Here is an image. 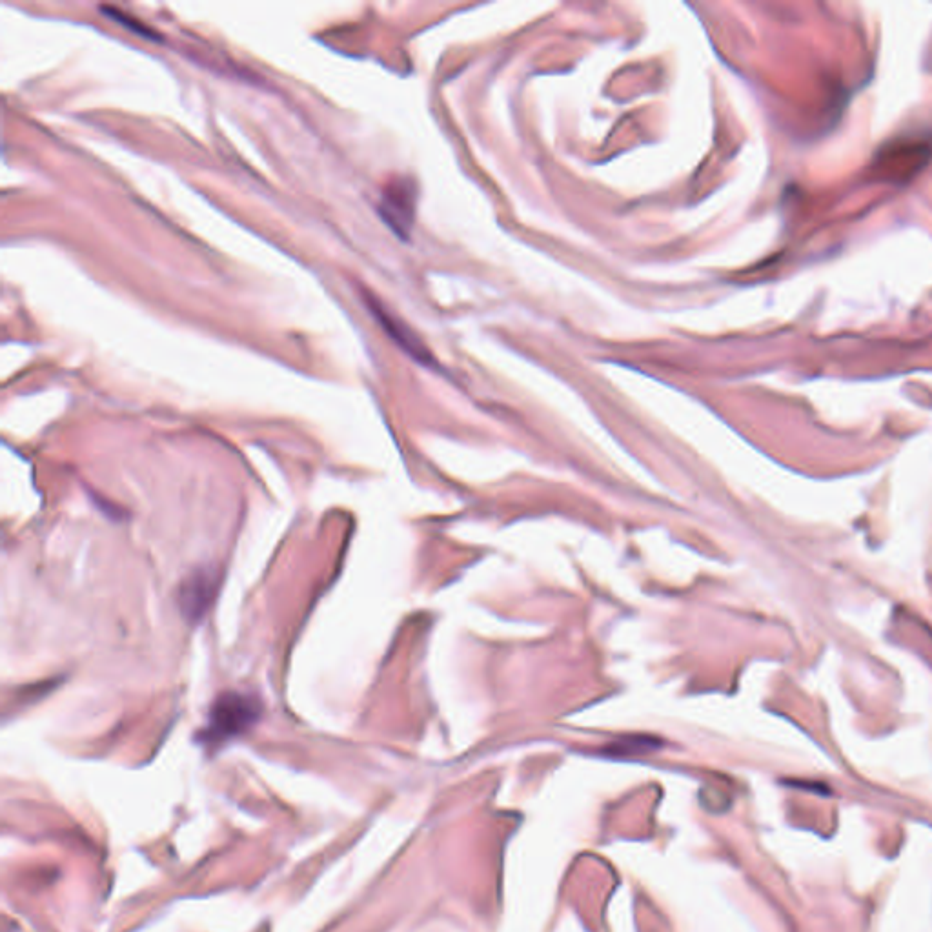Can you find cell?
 I'll return each mask as SVG.
<instances>
[{
  "instance_id": "obj_4",
  "label": "cell",
  "mask_w": 932,
  "mask_h": 932,
  "mask_svg": "<svg viewBox=\"0 0 932 932\" xmlns=\"http://www.w3.org/2000/svg\"><path fill=\"white\" fill-rule=\"evenodd\" d=\"M368 306L372 310V314L377 317V321L383 325L388 335L396 341L397 345L401 346L405 352L412 355L417 361L421 363H428L430 361V355H428V350H426L423 343L417 339L416 334H412V330L408 326L403 325L399 319H396L394 315L388 314L383 304L377 303L374 297H368Z\"/></svg>"
},
{
  "instance_id": "obj_3",
  "label": "cell",
  "mask_w": 932,
  "mask_h": 932,
  "mask_svg": "<svg viewBox=\"0 0 932 932\" xmlns=\"http://www.w3.org/2000/svg\"><path fill=\"white\" fill-rule=\"evenodd\" d=\"M217 588L215 574L201 570L184 581L179 594V603L188 621H199L210 607Z\"/></svg>"
},
{
  "instance_id": "obj_5",
  "label": "cell",
  "mask_w": 932,
  "mask_h": 932,
  "mask_svg": "<svg viewBox=\"0 0 932 932\" xmlns=\"http://www.w3.org/2000/svg\"><path fill=\"white\" fill-rule=\"evenodd\" d=\"M101 11L104 13V15H106V17H110V19H113V21L119 22V24H122L124 28H128V30L133 31V33H137V35H141V37H144V39H153V41H159V35H157L155 31L150 30L148 26H144V24L137 21V19H133L132 15H126V13H122L121 10H117V8H110V6H102Z\"/></svg>"
},
{
  "instance_id": "obj_2",
  "label": "cell",
  "mask_w": 932,
  "mask_h": 932,
  "mask_svg": "<svg viewBox=\"0 0 932 932\" xmlns=\"http://www.w3.org/2000/svg\"><path fill=\"white\" fill-rule=\"evenodd\" d=\"M414 210H416V190L406 179L392 181L388 188H385L381 204H379V213L394 232L399 237H406L410 233L412 223H414Z\"/></svg>"
},
{
  "instance_id": "obj_1",
  "label": "cell",
  "mask_w": 932,
  "mask_h": 932,
  "mask_svg": "<svg viewBox=\"0 0 932 932\" xmlns=\"http://www.w3.org/2000/svg\"><path fill=\"white\" fill-rule=\"evenodd\" d=\"M261 718L259 699L243 692H224L208 714V721L199 740L206 747H219L226 741L244 734Z\"/></svg>"
}]
</instances>
